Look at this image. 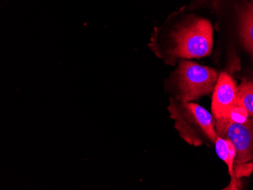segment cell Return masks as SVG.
<instances>
[{"instance_id": "cell-1", "label": "cell", "mask_w": 253, "mask_h": 190, "mask_svg": "<svg viewBox=\"0 0 253 190\" xmlns=\"http://www.w3.org/2000/svg\"><path fill=\"white\" fill-rule=\"evenodd\" d=\"M169 109L180 137L189 144L199 147L206 141L215 143L216 123L204 108L190 102L181 103L171 99Z\"/></svg>"}, {"instance_id": "cell-2", "label": "cell", "mask_w": 253, "mask_h": 190, "mask_svg": "<svg viewBox=\"0 0 253 190\" xmlns=\"http://www.w3.org/2000/svg\"><path fill=\"white\" fill-rule=\"evenodd\" d=\"M170 39L168 53L170 57H205L212 50V28L207 20H193L172 31Z\"/></svg>"}, {"instance_id": "cell-3", "label": "cell", "mask_w": 253, "mask_h": 190, "mask_svg": "<svg viewBox=\"0 0 253 190\" xmlns=\"http://www.w3.org/2000/svg\"><path fill=\"white\" fill-rule=\"evenodd\" d=\"M214 69L192 62L182 61L175 73L177 101L190 102L214 90L218 79Z\"/></svg>"}, {"instance_id": "cell-4", "label": "cell", "mask_w": 253, "mask_h": 190, "mask_svg": "<svg viewBox=\"0 0 253 190\" xmlns=\"http://www.w3.org/2000/svg\"><path fill=\"white\" fill-rule=\"evenodd\" d=\"M218 137L227 139L237 151L235 164L249 162L253 159V121L237 124L227 117L217 119L215 125Z\"/></svg>"}, {"instance_id": "cell-5", "label": "cell", "mask_w": 253, "mask_h": 190, "mask_svg": "<svg viewBox=\"0 0 253 190\" xmlns=\"http://www.w3.org/2000/svg\"><path fill=\"white\" fill-rule=\"evenodd\" d=\"M238 87L228 74L221 73L218 76L213 93V114L216 119L227 117L231 109L237 105Z\"/></svg>"}, {"instance_id": "cell-6", "label": "cell", "mask_w": 253, "mask_h": 190, "mask_svg": "<svg viewBox=\"0 0 253 190\" xmlns=\"http://www.w3.org/2000/svg\"><path fill=\"white\" fill-rule=\"evenodd\" d=\"M215 150L217 155L227 164L229 174L234 177V161H235L237 151L235 147L230 140L217 136L215 141Z\"/></svg>"}, {"instance_id": "cell-7", "label": "cell", "mask_w": 253, "mask_h": 190, "mask_svg": "<svg viewBox=\"0 0 253 190\" xmlns=\"http://www.w3.org/2000/svg\"><path fill=\"white\" fill-rule=\"evenodd\" d=\"M240 34L244 46L253 53V2H250L243 12Z\"/></svg>"}, {"instance_id": "cell-8", "label": "cell", "mask_w": 253, "mask_h": 190, "mask_svg": "<svg viewBox=\"0 0 253 190\" xmlns=\"http://www.w3.org/2000/svg\"><path fill=\"white\" fill-rule=\"evenodd\" d=\"M237 104L244 106L249 116L253 117V83L244 80L238 86Z\"/></svg>"}, {"instance_id": "cell-9", "label": "cell", "mask_w": 253, "mask_h": 190, "mask_svg": "<svg viewBox=\"0 0 253 190\" xmlns=\"http://www.w3.org/2000/svg\"><path fill=\"white\" fill-rule=\"evenodd\" d=\"M227 118L237 124H244L249 120V114L244 106L237 104L231 109Z\"/></svg>"}]
</instances>
